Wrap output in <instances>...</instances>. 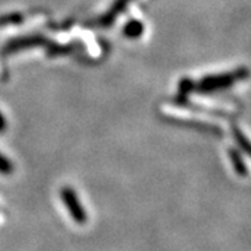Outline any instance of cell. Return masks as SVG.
<instances>
[{"label":"cell","mask_w":251,"mask_h":251,"mask_svg":"<svg viewBox=\"0 0 251 251\" xmlns=\"http://www.w3.org/2000/svg\"><path fill=\"white\" fill-rule=\"evenodd\" d=\"M144 34V24L140 20H130L123 27V35L128 39H138Z\"/></svg>","instance_id":"8992f818"},{"label":"cell","mask_w":251,"mask_h":251,"mask_svg":"<svg viewBox=\"0 0 251 251\" xmlns=\"http://www.w3.org/2000/svg\"><path fill=\"white\" fill-rule=\"evenodd\" d=\"M14 172V165L13 162L10 161L7 156H4L3 153L0 152V173L1 175H11Z\"/></svg>","instance_id":"ba28073f"},{"label":"cell","mask_w":251,"mask_h":251,"mask_svg":"<svg viewBox=\"0 0 251 251\" xmlns=\"http://www.w3.org/2000/svg\"><path fill=\"white\" fill-rule=\"evenodd\" d=\"M44 45H48V41L44 36H23V38L10 41L9 44L4 46L3 52L10 53V52H16V50H21V49H27V48Z\"/></svg>","instance_id":"3957f363"},{"label":"cell","mask_w":251,"mask_h":251,"mask_svg":"<svg viewBox=\"0 0 251 251\" xmlns=\"http://www.w3.org/2000/svg\"><path fill=\"white\" fill-rule=\"evenodd\" d=\"M249 75L247 69H240L232 73H222V74H214L206 75L201 78L200 82H196V91L200 92H215L233 85L236 81L243 80Z\"/></svg>","instance_id":"6da1fadb"},{"label":"cell","mask_w":251,"mask_h":251,"mask_svg":"<svg viewBox=\"0 0 251 251\" xmlns=\"http://www.w3.org/2000/svg\"><path fill=\"white\" fill-rule=\"evenodd\" d=\"M227 153H229V158H230V161H232L234 172H236L240 177H246V176L249 175V169H247L246 163L243 161L242 153L239 152L236 148H230V150L227 151Z\"/></svg>","instance_id":"5b68a950"},{"label":"cell","mask_w":251,"mask_h":251,"mask_svg":"<svg viewBox=\"0 0 251 251\" xmlns=\"http://www.w3.org/2000/svg\"><path fill=\"white\" fill-rule=\"evenodd\" d=\"M60 198H62L63 204L67 208L69 214L72 216V219L78 225H84L88 221L87 211L80 202V198L77 196L75 190L72 187H63L60 190Z\"/></svg>","instance_id":"7a4b0ae2"},{"label":"cell","mask_w":251,"mask_h":251,"mask_svg":"<svg viewBox=\"0 0 251 251\" xmlns=\"http://www.w3.org/2000/svg\"><path fill=\"white\" fill-rule=\"evenodd\" d=\"M179 91L181 95H187L190 92L196 91V81L191 78H183L179 82Z\"/></svg>","instance_id":"9c48e42d"},{"label":"cell","mask_w":251,"mask_h":251,"mask_svg":"<svg viewBox=\"0 0 251 251\" xmlns=\"http://www.w3.org/2000/svg\"><path fill=\"white\" fill-rule=\"evenodd\" d=\"M6 127H7V122H6V119H4V116L0 112V133H3L6 130Z\"/></svg>","instance_id":"30bf717a"},{"label":"cell","mask_w":251,"mask_h":251,"mask_svg":"<svg viewBox=\"0 0 251 251\" xmlns=\"http://www.w3.org/2000/svg\"><path fill=\"white\" fill-rule=\"evenodd\" d=\"M233 137L234 140H236V143L240 145V148H242L243 151L246 153H250V143H249V140L244 137V134L242 133V130H239L237 127H233Z\"/></svg>","instance_id":"52a82bcc"},{"label":"cell","mask_w":251,"mask_h":251,"mask_svg":"<svg viewBox=\"0 0 251 251\" xmlns=\"http://www.w3.org/2000/svg\"><path fill=\"white\" fill-rule=\"evenodd\" d=\"M128 3H130V0H116V1L112 4V7H110V10H109L108 13H106L105 16H102V17L97 21V25H99V27H109V25L115 21V18L126 9V6H127Z\"/></svg>","instance_id":"277c9868"}]
</instances>
